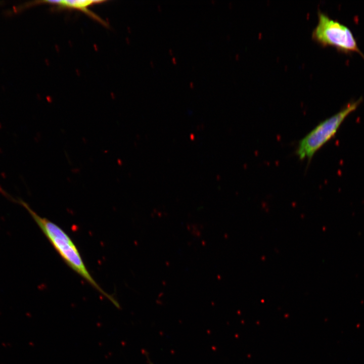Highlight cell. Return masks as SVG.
Listing matches in <instances>:
<instances>
[{"mask_svg":"<svg viewBox=\"0 0 364 364\" xmlns=\"http://www.w3.org/2000/svg\"><path fill=\"white\" fill-rule=\"evenodd\" d=\"M9 196V198L12 201L22 205L29 212L50 243L69 267L107 298L117 308H120V306L115 298L103 290L91 276L79 250L68 235L54 222L38 215L23 200L20 198L16 199Z\"/></svg>","mask_w":364,"mask_h":364,"instance_id":"6da1fadb","label":"cell"},{"mask_svg":"<svg viewBox=\"0 0 364 364\" xmlns=\"http://www.w3.org/2000/svg\"><path fill=\"white\" fill-rule=\"evenodd\" d=\"M361 98L348 103L338 112L320 123L299 142L296 154L300 159L310 160L315 153L335 136L347 117L354 111Z\"/></svg>","mask_w":364,"mask_h":364,"instance_id":"7a4b0ae2","label":"cell"},{"mask_svg":"<svg viewBox=\"0 0 364 364\" xmlns=\"http://www.w3.org/2000/svg\"><path fill=\"white\" fill-rule=\"evenodd\" d=\"M312 38L323 47H332L344 53H357L364 58L349 28L321 11L318 13V22Z\"/></svg>","mask_w":364,"mask_h":364,"instance_id":"3957f363","label":"cell"},{"mask_svg":"<svg viewBox=\"0 0 364 364\" xmlns=\"http://www.w3.org/2000/svg\"><path fill=\"white\" fill-rule=\"evenodd\" d=\"M105 1L69 0V1H46L43 3L54 6L56 10H77L84 13L89 17L106 26L107 24L100 17L88 9L94 4L105 2Z\"/></svg>","mask_w":364,"mask_h":364,"instance_id":"277c9868","label":"cell"},{"mask_svg":"<svg viewBox=\"0 0 364 364\" xmlns=\"http://www.w3.org/2000/svg\"><path fill=\"white\" fill-rule=\"evenodd\" d=\"M145 355H146V357H147V359L148 363H149V364H153V363L151 361V359H150V357H149V356L148 354L146 352H145Z\"/></svg>","mask_w":364,"mask_h":364,"instance_id":"5b68a950","label":"cell"}]
</instances>
